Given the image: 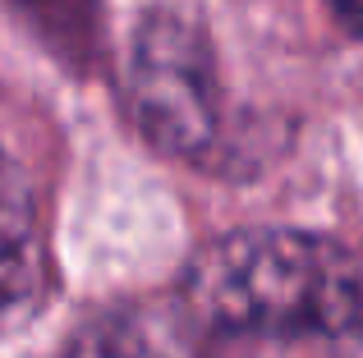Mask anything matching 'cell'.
Segmentation results:
<instances>
[{"label":"cell","mask_w":363,"mask_h":358,"mask_svg":"<svg viewBox=\"0 0 363 358\" xmlns=\"http://www.w3.org/2000/svg\"><path fill=\"white\" fill-rule=\"evenodd\" d=\"M203 322L248 335H354L363 276L340 243L303 230H235L207 243L184 276Z\"/></svg>","instance_id":"6da1fadb"},{"label":"cell","mask_w":363,"mask_h":358,"mask_svg":"<svg viewBox=\"0 0 363 358\" xmlns=\"http://www.w3.org/2000/svg\"><path fill=\"white\" fill-rule=\"evenodd\" d=\"M124 92L138 129L170 156H198L221 125L216 55L184 14L152 9L129 46Z\"/></svg>","instance_id":"7a4b0ae2"},{"label":"cell","mask_w":363,"mask_h":358,"mask_svg":"<svg viewBox=\"0 0 363 358\" xmlns=\"http://www.w3.org/2000/svg\"><path fill=\"white\" fill-rule=\"evenodd\" d=\"M37 212L18 166L0 152V322L23 313L37 289Z\"/></svg>","instance_id":"3957f363"},{"label":"cell","mask_w":363,"mask_h":358,"mask_svg":"<svg viewBox=\"0 0 363 358\" xmlns=\"http://www.w3.org/2000/svg\"><path fill=\"white\" fill-rule=\"evenodd\" d=\"M331 14L340 18V28H350V33L363 37V0H327Z\"/></svg>","instance_id":"277c9868"},{"label":"cell","mask_w":363,"mask_h":358,"mask_svg":"<svg viewBox=\"0 0 363 358\" xmlns=\"http://www.w3.org/2000/svg\"><path fill=\"white\" fill-rule=\"evenodd\" d=\"M23 5H28V0H23Z\"/></svg>","instance_id":"5b68a950"}]
</instances>
